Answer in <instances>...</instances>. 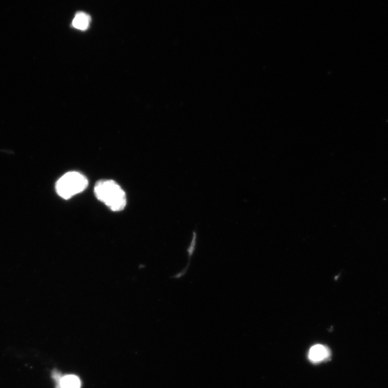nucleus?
Segmentation results:
<instances>
[{
	"instance_id": "obj_2",
	"label": "nucleus",
	"mask_w": 388,
	"mask_h": 388,
	"mask_svg": "<svg viewBox=\"0 0 388 388\" xmlns=\"http://www.w3.org/2000/svg\"><path fill=\"white\" fill-rule=\"evenodd\" d=\"M87 178L79 172L72 171L64 174L56 183L57 194L64 199H70L82 193L88 187Z\"/></svg>"
},
{
	"instance_id": "obj_1",
	"label": "nucleus",
	"mask_w": 388,
	"mask_h": 388,
	"mask_svg": "<svg viewBox=\"0 0 388 388\" xmlns=\"http://www.w3.org/2000/svg\"><path fill=\"white\" fill-rule=\"evenodd\" d=\"M95 194L99 201L114 212L123 211L126 207L125 192L116 181L112 180L98 181L95 187Z\"/></svg>"
},
{
	"instance_id": "obj_3",
	"label": "nucleus",
	"mask_w": 388,
	"mask_h": 388,
	"mask_svg": "<svg viewBox=\"0 0 388 388\" xmlns=\"http://www.w3.org/2000/svg\"><path fill=\"white\" fill-rule=\"evenodd\" d=\"M330 352L323 346L317 345L311 348L309 353V359L314 363L323 362L329 358Z\"/></svg>"
},
{
	"instance_id": "obj_5",
	"label": "nucleus",
	"mask_w": 388,
	"mask_h": 388,
	"mask_svg": "<svg viewBox=\"0 0 388 388\" xmlns=\"http://www.w3.org/2000/svg\"><path fill=\"white\" fill-rule=\"evenodd\" d=\"M59 387L60 388H80L81 381L75 375H66L60 380Z\"/></svg>"
},
{
	"instance_id": "obj_4",
	"label": "nucleus",
	"mask_w": 388,
	"mask_h": 388,
	"mask_svg": "<svg viewBox=\"0 0 388 388\" xmlns=\"http://www.w3.org/2000/svg\"><path fill=\"white\" fill-rule=\"evenodd\" d=\"M91 17L84 13H79L73 20V26L80 31H86L90 24Z\"/></svg>"
}]
</instances>
